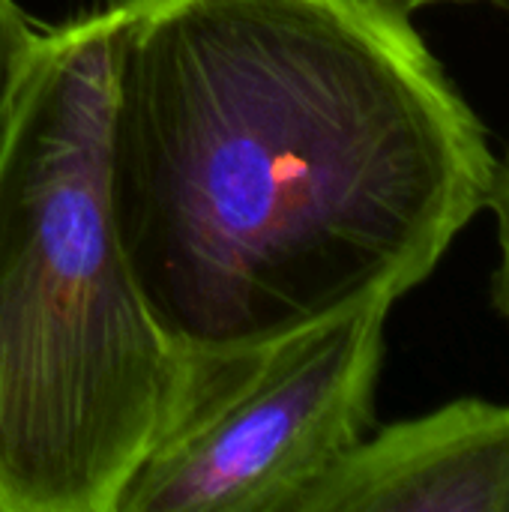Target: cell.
<instances>
[{
  "label": "cell",
  "mask_w": 509,
  "mask_h": 512,
  "mask_svg": "<svg viewBox=\"0 0 509 512\" xmlns=\"http://www.w3.org/2000/svg\"><path fill=\"white\" fill-rule=\"evenodd\" d=\"M402 0H114V228L186 354L423 285L495 153Z\"/></svg>",
  "instance_id": "1"
},
{
  "label": "cell",
  "mask_w": 509,
  "mask_h": 512,
  "mask_svg": "<svg viewBox=\"0 0 509 512\" xmlns=\"http://www.w3.org/2000/svg\"><path fill=\"white\" fill-rule=\"evenodd\" d=\"M111 30L42 27L0 162V512H117L186 369L111 216Z\"/></svg>",
  "instance_id": "2"
},
{
  "label": "cell",
  "mask_w": 509,
  "mask_h": 512,
  "mask_svg": "<svg viewBox=\"0 0 509 512\" xmlns=\"http://www.w3.org/2000/svg\"><path fill=\"white\" fill-rule=\"evenodd\" d=\"M393 306L249 348L183 351L174 408L117 512H297L372 429Z\"/></svg>",
  "instance_id": "3"
},
{
  "label": "cell",
  "mask_w": 509,
  "mask_h": 512,
  "mask_svg": "<svg viewBox=\"0 0 509 512\" xmlns=\"http://www.w3.org/2000/svg\"><path fill=\"white\" fill-rule=\"evenodd\" d=\"M297 512H509V405L468 396L366 435Z\"/></svg>",
  "instance_id": "4"
},
{
  "label": "cell",
  "mask_w": 509,
  "mask_h": 512,
  "mask_svg": "<svg viewBox=\"0 0 509 512\" xmlns=\"http://www.w3.org/2000/svg\"><path fill=\"white\" fill-rule=\"evenodd\" d=\"M42 27L18 0H0V162L12 138L24 75L33 63Z\"/></svg>",
  "instance_id": "5"
},
{
  "label": "cell",
  "mask_w": 509,
  "mask_h": 512,
  "mask_svg": "<svg viewBox=\"0 0 509 512\" xmlns=\"http://www.w3.org/2000/svg\"><path fill=\"white\" fill-rule=\"evenodd\" d=\"M486 207L492 210L498 231V267L492 279V300L509 324V138L504 150L495 156Z\"/></svg>",
  "instance_id": "6"
},
{
  "label": "cell",
  "mask_w": 509,
  "mask_h": 512,
  "mask_svg": "<svg viewBox=\"0 0 509 512\" xmlns=\"http://www.w3.org/2000/svg\"><path fill=\"white\" fill-rule=\"evenodd\" d=\"M408 9H420V6H432V3H480V0H402ZM489 3H509V0H489Z\"/></svg>",
  "instance_id": "7"
}]
</instances>
